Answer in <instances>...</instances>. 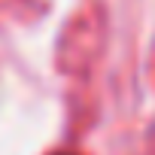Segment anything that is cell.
I'll return each instance as SVG.
<instances>
[{
    "mask_svg": "<svg viewBox=\"0 0 155 155\" xmlns=\"http://www.w3.org/2000/svg\"><path fill=\"white\" fill-rule=\"evenodd\" d=\"M55 155H70V152H55Z\"/></svg>",
    "mask_w": 155,
    "mask_h": 155,
    "instance_id": "1",
    "label": "cell"
}]
</instances>
